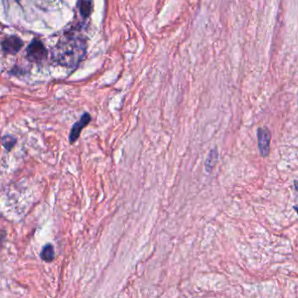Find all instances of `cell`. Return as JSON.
I'll list each match as a JSON object with an SVG mask.
<instances>
[{
	"label": "cell",
	"instance_id": "obj_1",
	"mask_svg": "<svg viewBox=\"0 0 298 298\" xmlns=\"http://www.w3.org/2000/svg\"><path fill=\"white\" fill-rule=\"evenodd\" d=\"M87 48L86 38L74 31H70L63 35L54 47V59L61 66L73 68L85 59Z\"/></svg>",
	"mask_w": 298,
	"mask_h": 298
},
{
	"label": "cell",
	"instance_id": "obj_5",
	"mask_svg": "<svg viewBox=\"0 0 298 298\" xmlns=\"http://www.w3.org/2000/svg\"><path fill=\"white\" fill-rule=\"evenodd\" d=\"M1 46L5 54L16 55L22 48L23 41L17 36H10L2 41Z\"/></svg>",
	"mask_w": 298,
	"mask_h": 298
},
{
	"label": "cell",
	"instance_id": "obj_8",
	"mask_svg": "<svg viewBox=\"0 0 298 298\" xmlns=\"http://www.w3.org/2000/svg\"><path fill=\"white\" fill-rule=\"evenodd\" d=\"M17 142H18V139L13 135H4V137L1 139V143L3 147L8 152L12 151L13 148L15 147Z\"/></svg>",
	"mask_w": 298,
	"mask_h": 298
},
{
	"label": "cell",
	"instance_id": "obj_11",
	"mask_svg": "<svg viewBox=\"0 0 298 298\" xmlns=\"http://www.w3.org/2000/svg\"><path fill=\"white\" fill-rule=\"evenodd\" d=\"M294 210L296 211V212H297V214H298V205H296V206H294Z\"/></svg>",
	"mask_w": 298,
	"mask_h": 298
},
{
	"label": "cell",
	"instance_id": "obj_10",
	"mask_svg": "<svg viewBox=\"0 0 298 298\" xmlns=\"http://www.w3.org/2000/svg\"><path fill=\"white\" fill-rule=\"evenodd\" d=\"M295 189L297 190L298 192V181H295L294 182Z\"/></svg>",
	"mask_w": 298,
	"mask_h": 298
},
{
	"label": "cell",
	"instance_id": "obj_3",
	"mask_svg": "<svg viewBox=\"0 0 298 298\" xmlns=\"http://www.w3.org/2000/svg\"><path fill=\"white\" fill-rule=\"evenodd\" d=\"M257 141L261 157L262 158L268 157L270 151V141H271V134L268 128L262 127L257 130Z\"/></svg>",
	"mask_w": 298,
	"mask_h": 298
},
{
	"label": "cell",
	"instance_id": "obj_9",
	"mask_svg": "<svg viewBox=\"0 0 298 298\" xmlns=\"http://www.w3.org/2000/svg\"><path fill=\"white\" fill-rule=\"evenodd\" d=\"M5 238H6V231L4 229H0V248L4 244Z\"/></svg>",
	"mask_w": 298,
	"mask_h": 298
},
{
	"label": "cell",
	"instance_id": "obj_2",
	"mask_svg": "<svg viewBox=\"0 0 298 298\" xmlns=\"http://www.w3.org/2000/svg\"><path fill=\"white\" fill-rule=\"evenodd\" d=\"M26 55L30 61L39 63L46 59L47 51L40 40H33L26 49Z\"/></svg>",
	"mask_w": 298,
	"mask_h": 298
},
{
	"label": "cell",
	"instance_id": "obj_6",
	"mask_svg": "<svg viewBox=\"0 0 298 298\" xmlns=\"http://www.w3.org/2000/svg\"><path fill=\"white\" fill-rule=\"evenodd\" d=\"M40 259L45 262H52L55 259V251H54V246L51 243L45 245L41 249L40 252Z\"/></svg>",
	"mask_w": 298,
	"mask_h": 298
},
{
	"label": "cell",
	"instance_id": "obj_4",
	"mask_svg": "<svg viewBox=\"0 0 298 298\" xmlns=\"http://www.w3.org/2000/svg\"><path fill=\"white\" fill-rule=\"evenodd\" d=\"M91 116L90 114L84 113L78 122H75L74 124L71 129L70 134H69V143L71 144L74 143L81 134V131L85 127L88 125V123L91 122Z\"/></svg>",
	"mask_w": 298,
	"mask_h": 298
},
{
	"label": "cell",
	"instance_id": "obj_7",
	"mask_svg": "<svg viewBox=\"0 0 298 298\" xmlns=\"http://www.w3.org/2000/svg\"><path fill=\"white\" fill-rule=\"evenodd\" d=\"M78 8H79L81 17L87 19L91 14L92 10H93V3L91 0H79Z\"/></svg>",
	"mask_w": 298,
	"mask_h": 298
}]
</instances>
